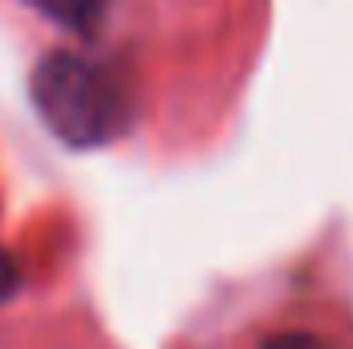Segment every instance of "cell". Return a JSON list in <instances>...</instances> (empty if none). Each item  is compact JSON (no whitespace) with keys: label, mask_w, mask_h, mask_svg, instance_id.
Listing matches in <instances>:
<instances>
[{"label":"cell","mask_w":353,"mask_h":349,"mask_svg":"<svg viewBox=\"0 0 353 349\" xmlns=\"http://www.w3.org/2000/svg\"><path fill=\"white\" fill-rule=\"evenodd\" d=\"M29 4L74 33H90L103 21V0H29Z\"/></svg>","instance_id":"obj_2"},{"label":"cell","mask_w":353,"mask_h":349,"mask_svg":"<svg viewBox=\"0 0 353 349\" xmlns=\"http://www.w3.org/2000/svg\"><path fill=\"white\" fill-rule=\"evenodd\" d=\"M263 349H329V346L312 333H275V337L263 341Z\"/></svg>","instance_id":"obj_4"},{"label":"cell","mask_w":353,"mask_h":349,"mask_svg":"<svg viewBox=\"0 0 353 349\" xmlns=\"http://www.w3.org/2000/svg\"><path fill=\"white\" fill-rule=\"evenodd\" d=\"M33 107L70 148H103L132 128V90L119 70L74 50H50L33 70Z\"/></svg>","instance_id":"obj_1"},{"label":"cell","mask_w":353,"mask_h":349,"mask_svg":"<svg viewBox=\"0 0 353 349\" xmlns=\"http://www.w3.org/2000/svg\"><path fill=\"white\" fill-rule=\"evenodd\" d=\"M17 288H21V267H17V259L0 247V304H4V300H12V296H17Z\"/></svg>","instance_id":"obj_3"}]
</instances>
